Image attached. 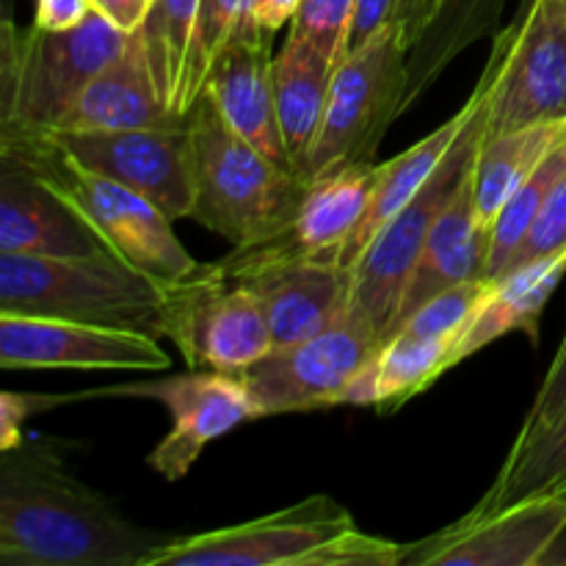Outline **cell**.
Listing matches in <instances>:
<instances>
[{
	"mask_svg": "<svg viewBox=\"0 0 566 566\" xmlns=\"http://www.w3.org/2000/svg\"><path fill=\"white\" fill-rule=\"evenodd\" d=\"M0 562L6 566H147L175 536L142 528L70 470L53 442L0 451Z\"/></svg>",
	"mask_w": 566,
	"mask_h": 566,
	"instance_id": "cell-1",
	"label": "cell"
},
{
	"mask_svg": "<svg viewBox=\"0 0 566 566\" xmlns=\"http://www.w3.org/2000/svg\"><path fill=\"white\" fill-rule=\"evenodd\" d=\"M197 199L191 219L232 249L274 241L296 219L310 182L232 130L208 94L188 111Z\"/></svg>",
	"mask_w": 566,
	"mask_h": 566,
	"instance_id": "cell-2",
	"label": "cell"
},
{
	"mask_svg": "<svg viewBox=\"0 0 566 566\" xmlns=\"http://www.w3.org/2000/svg\"><path fill=\"white\" fill-rule=\"evenodd\" d=\"M0 158H11L59 193L119 260L160 285L186 280L202 263L175 235V221L144 193L86 169L42 130L0 133Z\"/></svg>",
	"mask_w": 566,
	"mask_h": 566,
	"instance_id": "cell-3",
	"label": "cell"
},
{
	"mask_svg": "<svg viewBox=\"0 0 566 566\" xmlns=\"http://www.w3.org/2000/svg\"><path fill=\"white\" fill-rule=\"evenodd\" d=\"M0 313L81 321L164 337V285L116 254H0Z\"/></svg>",
	"mask_w": 566,
	"mask_h": 566,
	"instance_id": "cell-4",
	"label": "cell"
},
{
	"mask_svg": "<svg viewBox=\"0 0 566 566\" xmlns=\"http://www.w3.org/2000/svg\"><path fill=\"white\" fill-rule=\"evenodd\" d=\"M497 77V55L492 53L486 61V70L481 81L475 83L470 94L468 125L462 127L453 147L448 149L446 160L437 166L423 188L376 232L374 241L365 247L357 263L352 265L354 276V307L370 321V326L379 335V346L392 335L396 315L401 310L403 291L409 285L420 252H423L429 232L464 177L470 175L479 155L481 142L486 133V108H490L492 88Z\"/></svg>",
	"mask_w": 566,
	"mask_h": 566,
	"instance_id": "cell-5",
	"label": "cell"
},
{
	"mask_svg": "<svg viewBox=\"0 0 566 566\" xmlns=\"http://www.w3.org/2000/svg\"><path fill=\"white\" fill-rule=\"evenodd\" d=\"M127 31L97 9L66 31L6 22L0 59V133L55 130L83 88L122 53Z\"/></svg>",
	"mask_w": 566,
	"mask_h": 566,
	"instance_id": "cell-6",
	"label": "cell"
},
{
	"mask_svg": "<svg viewBox=\"0 0 566 566\" xmlns=\"http://www.w3.org/2000/svg\"><path fill=\"white\" fill-rule=\"evenodd\" d=\"M418 31L398 20L337 64L304 180L376 158L387 127L407 111L409 53Z\"/></svg>",
	"mask_w": 566,
	"mask_h": 566,
	"instance_id": "cell-7",
	"label": "cell"
},
{
	"mask_svg": "<svg viewBox=\"0 0 566 566\" xmlns=\"http://www.w3.org/2000/svg\"><path fill=\"white\" fill-rule=\"evenodd\" d=\"M164 337L177 343L191 370L235 376L274 348L260 298L221 263L164 285Z\"/></svg>",
	"mask_w": 566,
	"mask_h": 566,
	"instance_id": "cell-8",
	"label": "cell"
},
{
	"mask_svg": "<svg viewBox=\"0 0 566 566\" xmlns=\"http://www.w3.org/2000/svg\"><path fill=\"white\" fill-rule=\"evenodd\" d=\"M379 348L370 321L352 304L340 321L307 340L274 346L241 374L260 418L340 407L343 392Z\"/></svg>",
	"mask_w": 566,
	"mask_h": 566,
	"instance_id": "cell-9",
	"label": "cell"
},
{
	"mask_svg": "<svg viewBox=\"0 0 566 566\" xmlns=\"http://www.w3.org/2000/svg\"><path fill=\"white\" fill-rule=\"evenodd\" d=\"M497 77L486 108V136L566 119V3L525 0L497 33Z\"/></svg>",
	"mask_w": 566,
	"mask_h": 566,
	"instance_id": "cell-10",
	"label": "cell"
},
{
	"mask_svg": "<svg viewBox=\"0 0 566 566\" xmlns=\"http://www.w3.org/2000/svg\"><path fill=\"white\" fill-rule=\"evenodd\" d=\"M61 153L158 205L171 221L191 219L197 199L188 119L122 130H42Z\"/></svg>",
	"mask_w": 566,
	"mask_h": 566,
	"instance_id": "cell-11",
	"label": "cell"
},
{
	"mask_svg": "<svg viewBox=\"0 0 566 566\" xmlns=\"http://www.w3.org/2000/svg\"><path fill=\"white\" fill-rule=\"evenodd\" d=\"M357 528L332 497L315 495L269 517L199 536H175L147 566H302L326 542Z\"/></svg>",
	"mask_w": 566,
	"mask_h": 566,
	"instance_id": "cell-12",
	"label": "cell"
},
{
	"mask_svg": "<svg viewBox=\"0 0 566 566\" xmlns=\"http://www.w3.org/2000/svg\"><path fill=\"white\" fill-rule=\"evenodd\" d=\"M221 269L260 298L274 346L307 340L352 310V269L335 260L280 258L263 249H232Z\"/></svg>",
	"mask_w": 566,
	"mask_h": 566,
	"instance_id": "cell-13",
	"label": "cell"
},
{
	"mask_svg": "<svg viewBox=\"0 0 566 566\" xmlns=\"http://www.w3.org/2000/svg\"><path fill=\"white\" fill-rule=\"evenodd\" d=\"M97 396L153 398L169 409L171 429L147 457L149 468L166 481L186 479L210 442L260 418L241 376L219 370H188L160 381L105 387Z\"/></svg>",
	"mask_w": 566,
	"mask_h": 566,
	"instance_id": "cell-14",
	"label": "cell"
},
{
	"mask_svg": "<svg viewBox=\"0 0 566 566\" xmlns=\"http://www.w3.org/2000/svg\"><path fill=\"white\" fill-rule=\"evenodd\" d=\"M6 370H164L171 359L147 332L0 313Z\"/></svg>",
	"mask_w": 566,
	"mask_h": 566,
	"instance_id": "cell-15",
	"label": "cell"
},
{
	"mask_svg": "<svg viewBox=\"0 0 566 566\" xmlns=\"http://www.w3.org/2000/svg\"><path fill=\"white\" fill-rule=\"evenodd\" d=\"M566 534L564 497H531L490 517H462L440 534L407 545L412 566H539Z\"/></svg>",
	"mask_w": 566,
	"mask_h": 566,
	"instance_id": "cell-16",
	"label": "cell"
},
{
	"mask_svg": "<svg viewBox=\"0 0 566 566\" xmlns=\"http://www.w3.org/2000/svg\"><path fill=\"white\" fill-rule=\"evenodd\" d=\"M271 36L274 33L260 25L249 3L230 42L216 55L202 94L213 99L232 130L263 149L271 160L293 169L276 116Z\"/></svg>",
	"mask_w": 566,
	"mask_h": 566,
	"instance_id": "cell-17",
	"label": "cell"
},
{
	"mask_svg": "<svg viewBox=\"0 0 566 566\" xmlns=\"http://www.w3.org/2000/svg\"><path fill=\"white\" fill-rule=\"evenodd\" d=\"M0 254L86 258L111 254L97 232L33 171L3 158L0 169Z\"/></svg>",
	"mask_w": 566,
	"mask_h": 566,
	"instance_id": "cell-18",
	"label": "cell"
},
{
	"mask_svg": "<svg viewBox=\"0 0 566 566\" xmlns=\"http://www.w3.org/2000/svg\"><path fill=\"white\" fill-rule=\"evenodd\" d=\"M490 241L492 224L484 221V216L479 213V202H475L473 188V169H470V175L464 177L462 186L457 188L451 202L446 205L440 219L431 227L429 241H426L418 265H415L412 276H409L407 291H403L401 310H398L392 332H396L415 310H420L429 298H434L437 293L459 285V282L486 276Z\"/></svg>",
	"mask_w": 566,
	"mask_h": 566,
	"instance_id": "cell-19",
	"label": "cell"
},
{
	"mask_svg": "<svg viewBox=\"0 0 566 566\" xmlns=\"http://www.w3.org/2000/svg\"><path fill=\"white\" fill-rule=\"evenodd\" d=\"M160 94L142 31L127 33L122 53L88 83L55 130H122V127L180 125Z\"/></svg>",
	"mask_w": 566,
	"mask_h": 566,
	"instance_id": "cell-20",
	"label": "cell"
},
{
	"mask_svg": "<svg viewBox=\"0 0 566 566\" xmlns=\"http://www.w3.org/2000/svg\"><path fill=\"white\" fill-rule=\"evenodd\" d=\"M376 175H379V164L370 160V164H354L318 177V180H310L302 208H298L291 227L274 241H265L254 249L280 254V258L335 260V263H340L348 238L354 235L365 210H368Z\"/></svg>",
	"mask_w": 566,
	"mask_h": 566,
	"instance_id": "cell-21",
	"label": "cell"
},
{
	"mask_svg": "<svg viewBox=\"0 0 566 566\" xmlns=\"http://www.w3.org/2000/svg\"><path fill=\"white\" fill-rule=\"evenodd\" d=\"M564 274L566 249L492 280L490 296L484 298V304L475 310L470 324L459 335L448 365L457 368L475 352L492 346L512 332H523L531 337V343H539L542 313H545L547 298L553 296Z\"/></svg>",
	"mask_w": 566,
	"mask_h": 566,
	"instance_id": "cell-22",
	"label": "cell"
},
{
	"mask_svg": "<svg viewBox=\"0 0 566 566\" xmlns=\"http://www.w3.org/2000/svg\"><path fill=\"white\" fill-rule=\"evenodd\" d=\"M335 70L337 64L324 50L296 33H287L285 48L274 59L276 116L293 171L302 177L324 122Z\"/></svg>",
	"mask_w": 566,
	"mask_h": 566,
	"instance_id": "cell-23",
	"label": "cell"
},
{
	"mask_svg": "<svg viewBox=\"0 0 566 566\" xmlns=\"http://www.w3.org/2000/svg\"><path fill=\"white\" fill-rule=\"evenodd\" d=\"M457 340L459 337H418L396 332L376 348L363 374L348 385L340 407L354 403L392 412L451 370L448 363Z\"/></svg>",
	"mask_w": 566,
	"mask_h": 566,
	"instance_id": "cell-24",
	"label": "cell"
},
{
	"mask_svg": "<svg viewBox=\"0 0 566 566\" xmlns=\"http://www.w3.org/2000/svg\"><path fill=\"white\" fill-rule=\"evenodd\" d=\"M470 111H473V103H464V108L459 111L457 116L446 122V125L437 127L434 133H429L426 138H420L415 147H409L407 153H401L398 158L387 160V164H379V175H376L374 193H370L368 210H365L363 221L354 230V235L348 238L346 249L340 254V263L346 269H352L359 260V254L365 252L370 241L376 238V232L420 191V188L429 182V177L434 175L437 166L446 160L448 149L453 147V142L459 138L462 127L468 125Z\"/></svg>",
	"mask_w": 566,
	"mask_h": 566,
	"instance_id": "cell-25",
	"label": "cell"
},
{
	"mask_svg": "<svg viewBox=\"0 0 566 566\" xmlns=\"http://www.w3.org/2000/svg\"><path fill=\"white\" fill-rule=\"evenodd\" d=\"M506 0H434L429 25L409 53L407 108L442 75L462 50L479 42L497 25Z\"/></svg>",
	"mask_w": 566,
	"mask_h": 566,
	"instance_id": "cell-26",
	"label": "cell"
},
{
	"mask_svg": "<svg viewBox=\"0 0 566 566\" xmlns=\"http://www.w3.org/2000/svg\"><path fill=\"white\" fill-rule=\"evenodd\" d=\"M566 136L564 122L517 127V130L486 136L481 142L473 166V188L479 213L484 221H495L506 199L517 191L520 182L547 158L553 147Z\"/></svg>",
	"mask_w": 566,
	"mask_h": 566,
	"instance_id": "cell-27",
	"label": "cell"
},
{
	"mask_svg": "<svg viewBox=\"0 0 566 566\" xmlns=\"http://www.w3.org/2000/svg\"><path fill=\"white\" fill-rule=\"evenodd\" d=\"M566 473V409L545 431L523 446L509 448L497 479L464 517L481 520L514 503L539 497Z\"/></svg>",
	"mask_w": 566,
	"mask_h": 566,
	"instance_id": "cell-28",
	"label": "cell"
},
{
	"mask_svg": "<svg viewBox=\"0 0 566 566\" xmlns=\"http://www.w3.org/2000/svg\"><path fill=\"white\" fill-rule=\"evenodd\" d=\"M566 175V136L556 147L547 153V158L525 177L517 186V191L506 199V205L501 208V213L492 221V241H490V260H486V280H497L506 265V260L512 258L514 249L520 247V241L525 238V232L531 230L534 219L539 216L542 205L547 202L553 188L558 186V180Z\"/></svg>",
	"mask_w": 566,
	"mask_h": 566,
	"instance_id": "cell-29",
	"label": "cell"
},
{
	"mask_svg": "<svg viewBox=\"0 0 566 566\" xmlns=\"http://www.w3.org/2000/svg\"><path fill=\"white\" fill-rule=\"evenodd\" d=\"M197 9L199 0H153L147 17L138 25L144 44H147L155 81H158L160 94L175 114H180L177 97H180Z\"/></svg>",
	"mask_w": 566,
	"mask_h": 566,
	"instance_id": "cell-30",
	"label": "cell"
},
{
	"mask_svg": "<svg viewBox=\"0 0 566 566\" xmlns=\"http://www.w3.org/2000/svg\"><path fill=\"white\" fill-rule=\"evenodd\" d=\"M252 0H199L197 22H193L191 48H188L186 72H182L180 97H177V111L188 116V111L202 97L205 83H208L210 66L216 55L224 50L230 36L235 33L243 11Z\"/></svg>",
	"mask_w": 566,
	"mask_h": 566,
	"instance_id": "cell-31",
	"label": "cell"
},
{
	"mask_svg": "<svg viewBox=\"0 0 566 566\" xmlns=\"http://www.w3.org/2000/svg\"><path fill=\"white\" fill-rule=\"evenodd\" d=\"M354 6L357 0H302L291 22V33L313 42L335 64H340L348 55Z\"/></svg>",
	"mask_w": 566,
	"mask_h": 566,
	"instance_id": "cell-32",
	"label": "cell"
},
{
	"mask_svg": "<svg viewBox=\"0 0 566 566\" xmlns=\"http://www.w3.org/2000/svg\"><path fill=\"white\" fill-rule=\"evenodd\" d=\"M562 249H566V175L553 188L547 202L542 205L539 216L534 219L531 230L525 232L520 247L512 252V258L506 260L501 276L514 269H523V265L534 263V260L551 258V254L562 252Z\"/></svg>",
	"mask_w": 566,
	"mask_h": 566,
	"instance_id": "cell-33",
	"label": "cell"
},
{
	"mask_svg": "<svg viewBox=\"0 0 566 566\" xmlns=\"http://www.w3.org/2000/svg\"><path fill=\"white\" fill-rule=\"evenodd\" d=\"M407 558V545L379 539L354 528L326 542L324 547L304 558L302 566H398Z\"/></svg>",
	"mask_w": 566,
	"mask_h": 566,
	"instance_id": "cell-34",
	"label": "cell"
},
{
	"mask_svg": "<svg viewBox=\"0 0 566 566\" xmlns=\"http://www.w3.org/2000/svg\"><path fill=\"white\" fill-rule=\"evenodd\" d=\"M566 409V335L558 346V354L553 357L551 370H547L545 381H542L539 392L531 401V409L525 412L523 426H520V434L514 440V446H523V442L534 440L539 431H545L553 420L558 418Z\"/></svg>",
	"mask_w": 566,
	"mask_h": 566,
	"instance_id": "cell-35",
	"label": "cell"
},
{
	"mask_svg": "<svg viewBox=\"0 0 566 566\" xmlns=\"http://www.w3.org/2000/svg\"><path fill=\"white\" fill-rule=\"evenodd\" d=\"M75 398H88V396H20V392H3V401H0V451H9L17 442L22 440V420L31 418L33 412H42V409L55 407V403H70Z\"/></svg>",
	"mask_w": 566,
	"mask_h": 566,
	"instance_id": "cell-36",
	"label": "cell"
},
{
	"mask_svg": "<svg viewBox=\"0 0 566 566\" xmlns=\"http://www.w3.org/2000/svg\"><path fill=\"white\" fill-rule=\"evenodd\" d=\"M94 11V0H36L33 25L44 31H66L81 25Z\"/></svg>",
	"mask_w": 566,
	"mask_h": 566,
	"instance_id": "cell-37",
	"label": "cell"
},
{
	"mask_svg": "<svg viewBox=\"0 0 566 566\" xmlns=\"http://www.w3.org/2000/svg\"><path fill=\"white\" fill-rule=\"evenodd\" d=\"M149 3L153 0H94V9L103 17H108L114 25H119L122 31H136L138 25L147 17Z\"/></svg>",
	"mask_w": 566,
	"mask_h": 566,
	"instance_id": "cell-38",
	"label": "cell"
},
{
	"mask_svg": "<svg viewBox=\"0 0 566 566\" xmlns=\"http://www.w3.org/2000/svg\"><path fill=\"white\" fill-rule=\"evenodd\" d=\"M298 6H302V0H252V9L258 14L260 25L271 33L280 31L285 22H293Z\"/></svg>",
	"mask_w": 566,
	"mask_h": 566,
	"instance_id": "cell-39",
	"label": "cell"
},
{
	"mask_svg": "<svg viewBox=\"0 0 566 566\" xmlns=\"http://www.w3.org/2000/svg\"><path fill=\"white\" fill-rule=\"evenodd\" d=\"M564 3H566V0H564Z\"/></svg>",
	"mask_w": 566,
	"mask_h": 566,
	"instance_id": "cell-40",
	"label": "cell"
}]
</instances>
